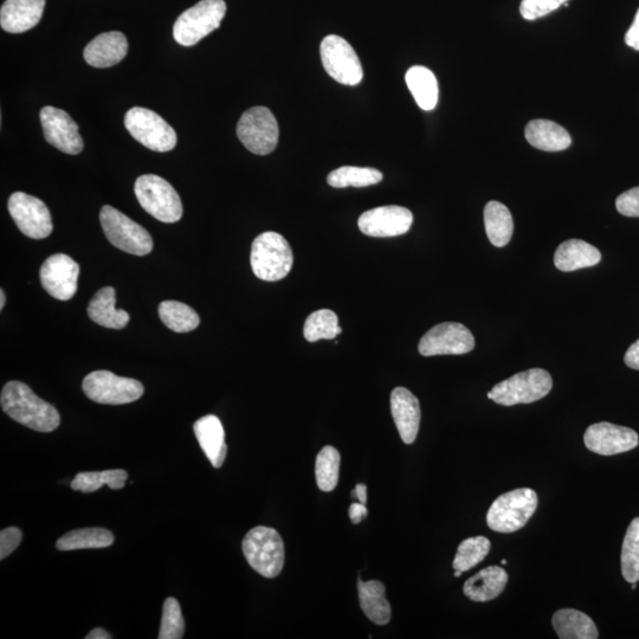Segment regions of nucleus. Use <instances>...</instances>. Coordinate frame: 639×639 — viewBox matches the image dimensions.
<instances>
[{"mask_svg": "<svg viewBox=\"0 0 639 639\" xmlns=\"http://www.w3.org/2000/svg\"><path fill=\"white\" fill-rule=\"evenodd\" d=\"M348 512H350V518L352 520L353 525H359L361 520L366 518L367 514H369V511H367L366 505L360 502L352 503L350 507V511Z\"/></svg>", "mask_w": 639, "mask_h": 639, "instance_id": "obj_45", "label": "nucleus"}, {"mask_svg": "<svg viewBox=\"0 0 639 639\" xmlns=\"http://www.w3.org/2000/svg\"><path fill=\"white\" fill-rule=\"evenodd\" d=\"M193 431L213 468H221L228 453L221 419L213 415L202 417L193 425Z\"/></svg>", "mask_w": 639, "mask_h": 639, "instance_id": "obj_22", "label": "nucleus"}, {"mask_svg": "<svg viewBox=\"0 0 639 639\" xmlns=\"http://www.w3.org/2000/svg\"><path fill=\"white\" fill-rule=\"evenodd\" d=\"M227 14L224 0H202L179 16L173 27L174 40L184 47H192L221 27Z\"/></svg>", "mask_w": 639, "mask_h": 639, "instance_id": "obj_5", "label": "nucleus"}, {"mask_svg": "<svg viewBox=\"0 0 639 639\" xmlns=\"http://www.w3.org/2000/svg\"><path fill=\"white\" fill-rule=\"evenodd\" d=\"M552 386L550 373L542 369H532L503 380L488 393V398L503 406L531 404L545 398L551 392Z\"/></svg>", "mask_w": 639, "mask_h": 639, "instance_id": "obj_6", "label": "nucleus"}, {"mask_svg": "<svg viewBox=\"0 0 639 639\" xmlns=\"http://www.w3.org/2000/svg\"><path fill=\"white\" fill-rule=\"evenodd\" d=\"M484 227L490 243L497 248L506 247L514 231L511 211L499 202H489L484 208Z\"/></svg>", "mask_w": 639, "mask_h": 639, "instance_id": "obj_29", "label": "nucleus"}, {"mask_svg": "<svg viewBox=\"0 0 639 639\" xmlns=\"http://www.w3.org/2000/svg\"><path fill=\"white\" fill-rule=\"evenodd\" d=\"M391 412L402 441L415 442L422 417L418 398L405 387H397L391 393Z\"/></svg>", "mask_w": 639, "mask_h": 639, "instance_id": "obj_19", "label": "nucleus"}, {"mask_svg": "<svg viewBox=\"0 0 639 639\" xmlns=\"http://www.w3.org/2000/svg\"><path fill=\"white\" fill-rule=\"evenodd\" d=\"M8 209L22 234L34 240H43L54 230L50 211L41 199L15 192L9 198Z\"/></svg>", "mask_w": 639, "mask_h": 639, "instance_id": "obj_13", "label": "nucleus"}, {"mask_svg": "<svg viewBox=\"0 0 639 639\" xmlns=\"http://www.w3.org/2000/svg\"><path fill=\"white\" fill-rule=\"evenodd\" d=\"M80 267L73 258L56 254L45 260L41 267V283L45 292L56 300L68 301L77 292Z\"/></svg>", "mask_w": 639, "mask_h": 639, "instance_id": "obj_15", "label": "nucleus"}, {"mask_svg": "<svg viewBox=\"0 0 639 639\" xmlns=\"http://www.w3.org/2000/svg\"><path fill=\"white\" fill-rule=\"evenodd\" d=\"M83 392L93 402L122 405L135 402L144 395V385L138 380L115 376L109 371H94L83 380Z\"/></svg>", "mask_w": 639, "mask_h": 639, "instance_id": "obj_11", "label": "nucleus"}, {"mask_svg": "<svg viewBox=\"0 0 639 639\" xmlns=\"http://www.w3.org/2000/svg\"><path fill=\"white\" fill-rule=\"evenodd\" d=\"M490 541L484 537L469 538L458 546L454 560L455 570L467 572L482 563L490 552Z\"/></svg>", "mask_w": 639, "mask_h": 639, "instance_id": "obj_38", "label": "nucleus"}, {"mask_svg": "<svg viewBox=\"0 0 639 639\" xmlns=\"http://www.w3.org/2000/svg\"><path fill=\"white\" fill-rule=\"evenodd\" d=\"M386 587L378 580L363 582L359 579L358 593L361 610L377 625H386L391 619V605L385 597Z\"/></svg>", "mask_w": 639, "mask_h": 639, "instance_id": "obj_27", "label": "nucleus"}, {"mask_svg": "<svg viewBox=\"0 0 639 639\" xmlns=\"http://www.w3.org/2000/svg\"><path fill=\"white\" fill-rule=\"evenodd\" d=\"M552 624L561 639H597L595 622L585 613L573 609H563L554 613Z\"/></svg>", "mask_w": 639, "mask_h": 639, "instance_id": "obj_28", "label": "nucleus"}, {"mask_svg": "<svg viewBox=\"0 0 639 639\" xmlns=\"http://www.w3.org/2000/svg\"><path fill=\"white\" fill-rule=\"evenodd\" d=\"M475 339L469 329L458 322H443L432 327L419 341L418 351L423 357L461 355L474 350Z\"/></svg>", "mask_w": 639, "mask_h": 639, "instance_id": "obj_14", "label": "nucleus"}, {"mask_svg": "<svg viewBox=\"0 0 639 639\" xmlns=\"http://www.w3.org/2000/svg\"><path fill=\"white\" fill-rule=\"evenodd\" d=\"M6 298L4 290H0V309H3L5 306Z\"/></svg>", "mask_w": 639, "mask_h": 639, "instance_id": "obj_48", "label": "nucleus"}, {"mask_svg": "<svg viewBox=\"0 0 639 639\" xmlns=\"http://www.w3.org/2000/svg\"><path fill=\"white\" fill-rule=\"evenodd\" d=\"M600 260H602L600 251L582 240H568L560 244L554 255L555 267L565 273L595 267Z\"/></svg>", "mask_w": 639, "mask_h": 639, "instance_id": "obj_24", "label": "nucleus"}, {"mask_svg": "<svg viewBox=\"0 0 639 639\" xmlns=\"http://www.w3.org/2000/svg\"><path fill=\"white\" fill-rule=\"evenodd\" d=\"M114 535L105 528L75 529L56 542L58 551L85 550V548H105L113 545Z\"/></svg>", "mask_w": 639, "mask_h": 639, "instance_id": "obj_31", "label": "nucleus"}, {"mask_svg": "<svg viewBox=\"0 0 639 639\" xmlns=\"http://www.w3.org/2000/svg\"><path fill=\"white\" fill-rule=\"evenodd\" d=\"M320 55L326 73L341 85L357 86L363 81V66L352 45L344 38L327 36L321 43Z\"/></svg>", "mask_w": 639, "mask_h": 639, "instance_id": "obj_12", "label": "nucleus"}, {"mask_svg": "<svg viewBox=\"0 0 639 639\" xmlns=\"http://www.w3.org/2000/svg\"><path fill=\"white\" fill-rule=\"evenodd\" d=\"M341 332L338 315L331 309H320V311L309 315L305 327H303V335L309 342L322 339L332 340L337 338Z\"/></svg>", "mask_w": 639, "mask_h": 639, "instance_id": "obj_35", "label": "nucleus"}, {"mask_svg": "<svg viewBox=\"0 0 639 639\" xmlns=\"http://www.w3.org/2000/svg\"><path fill=\"white\" fill-rule=\"evenodd\" d=\"M625 43L628 44L630 48L639 51V9L634 23H632L631 28L626 32Z\"/></svg>", "mask_w": 639, "mask_h": 639, "instance_id": "obj_43", "label": "nucleus"}, {"mask_svg": "<svg viewBox=\"0 0 639 639\" xmlns=\"http://www.w3.org/2000/svg\"><path fill=\"white\" fill-rule=\"evenodd\" d=\"M508 583V573L499 566H489L467 580L464 595L477 603H486L501 595Z\"/></svg>", "mask_w": 639, "mask_h": 639, "instance_id": "obj_23", "label": "nucleus"}, {"mask_svg": "<svg viewBox=\"0 0 639 639\" xmlns=\"http://www.w3.org/2000/svg\"><path fill=\"white\" fill-rule=\"evenodd\" d=\"M127 53L126 36L119 31H111L95 37L83 51V57L89 66L109 68L124 60Z\"/></svg>", "mask_w": 639, "mask_h": 639, "instance_id": "obj_21", "label": "nucleus"}, {"mask_svg": "<svg viewBox=\"0 0 639 639\" xmlns=\"http://www.w3.org/2000/svg\"><path fill=\"white\" fill-rule=\"evenodd\" d=\"M100 222L107 240L115 248L135 256H146L153 250V240L147 230L131 218L113 208L103 206L100 212Z\"/></svg>", "mask_w": 639, "mask_h": 639, "instance_id": "obj_8", "label": "nucleus"}, {"mask_svg": "<svg viewBox=\"0 0 639 639\" xmlns=\"http://www.w3.org/2000/svg\"><path fill=\"white\" fill-rule=\"evenodd\" d=\"M525 135L529 144L546 152L564 151L572 144L571 135L566 129L550 120L537 119L529 122Z\"/></svg>", "mask_w": 639, "mask_h": 639, "instance_id": "obj_25", "label": "nucleus"}, {"mask_svg": "<svg viewBox=\"0 0 639 639\" xmlns=\"http://www.w3.org/2000/svg\"><path fill=\"white\" fill-rule=\"evenodd\" d=\"M111 638L112 636L109 635L106 630H103L101 628L90 631L88 636H86V639H111Z\"/></svg>", "mask_w": 639, "mask_h": 639, "instance_id": "obj_47", "label": "nucleus"}, {"mask_svg": "<svg viewBox=\"0 0 639 639\" xmlns=\"http://www.w3.org/2000/svg\"><path fill=\"white\" fill-rule=\"evenodd\" d=\"M135 196L147 213L163 223H176L183 216L182 200L165 179L145 174L135 182Z\"/></svg>", "mask_w": 639, "mask_h": 639, "instance_id": "obj_7", "label": "nucleus"}, {"mask_svg": "<svg viewBox=\"0 0 639 639\" xmlns=\"http://www.w3.org/2000/svg\"><path fill=\"white\" fill-rule=\"evenodd\" d=\"M45 0H5L0 9V27L10 34H23L41 22Z\"/></svg>", "mask_w": 639, "mask_h": 639, "instance_id": "obj_20", "label": "nucleus"}, {"mask_svg": "<svg viewBox=\"0 0 639 639\" xmlns=\"http://www.w3.org/2000/svg\"><path fill=\"white\" fill-rule=\"evenodd\" d=\"M568 0H522L520 14L527 21H535L552 14L561 5H566Z\"/></svg>", "mask_w": 639, "mask_h": 639, "instance_id": "obj_40", "label": "nucleus"}, {"mask_svg": "<svg viewBox=\"0 0 639 639\" xmlns=\"http://www.w3.org/2000/svg\"><path fill=\"white\" fill-rule=\"evenodd\" d=\"M250 262L258 279L267 282L280 281L293 268V250L282 235L273 231L263 232L253 242Z\"/></svg>", "mask_w": 639, "mask_h": 639, "instance_id": "obj_2", "label": "nucleus"}, {"mask_svg": "<svg viewBox=\"0 0 639 639\" xmlns=\"http://www.w3.org/2000/svg\"><path fill=\"white\" fill-rule=\"evenodd\" d=\"M413 215L403 206L389 205L366 211L358 225L364 235L377 238L396 237L411 229Z\"/></svg>", "mask_w": 639, "mask_h": 639, "instance_id": "obj_16", "label": "nucleus"}, {"mask_svg": "<svg viewBox=\"0 0 639 639\" xmlns=\"http://www.w3.org/2000/svg\"><path fill=\"white\" fill-rule=\"evenodd\" d=\"M245 559L264 578L280 576L284 566V544L274 528L255 527L245 535L242 544Z\"/></svg>", "mask_w": 639, "mask_h": 639, "instance_id": "obj_4", "label": "nucleus"}, {"mask_svg": "<svg viewBox=\"0 0 639 639\" xmlns=\"http://www.w3.org/2000/svg\"><path fill=\"white\" fill-rule=\"evenodd\" d=\"M616 208L626 217H639V186L622 193L616 200Z\"/></svg>", "mask_w": 639, "mask_h": 639, "instance_id": "obj_41", "label": "nucleus"}, {"mask_svg": "<svg viewBox=\"0 0 639 639\" xmlns=\"http://www.w3.org/2000/svg\"><path fill=\"white\" fill-rule=\"evenodd\" d=\"M538 508V495L529 488L512 490L497 497L487 514V524L497 533H514L524 528Z\"/></svg>", "mask_w": 639, "mask_h": 639, "instance_id": "obj_3", "label": "nucleus"}, {"mask_svg": "<svg viewBox=\"0 0 639 639\" xmlns=\"http://www.w3.org/2000/svg\"><path fill=\"white\" fill-rule=\"evenodd\" d=\"M354 497H357L360 503H364L366 505L367 502V487L365 484H357V487L353 490Z\"/></svg>", "mask_w": 639, "mask_h": 639, "instance_id": "obj_46", "label": "nucleus"}, {"mask_svg": "<svg viewBox=\"0 0 639 639\" xmlns=\"http://www.w3.org/2000/svg\"><path fill=\"white\" fill-rule=\"evenodd\" d=\"M406 85L423 111H432L438 102V83L434 73L422 66L412 67L405 75Z\"/></svg>", "mask_w": 639, "mask_h": 639, "instance_id": "obj_30", "label": "nucleus"}, {"mask_svg": "<svg viewBox=\"0 0 639 639\" xmlns=\"http://www.w3.org/2000/svg\"><path fill=\"white\" fill-rule=\"evenodd\" d=\"M586 448L602 456H613L637 448V432L608 422L597 423L586 430L584 436Z\"/></svg>", "mask_w": 639, "mask_h": 639, "instance_id": "obj_17", "label": "nucleus"}, {"mask_svg": "<svg viewBox=\"0 0 639 639\" xmlns=\"http://www.w3.org/2000/svg\"><path fill=\"white\" fill-rule=\"evenodd\" d=\"M340 453L337 449L327 445L316 457V483L322 492H332L339 482Z\"/></svg>", "mask_w": 639, "mask_h": 639, "instance_id": "obj_36", "label": "nucleus"}, {"mask_svg": "<svg viewBox=\"0 0 639 639\" xmlns=\"http://www.w3.org/2000/svg\"><path fill=\"white\" fill-rule=\"evenodd\" d=\"M624 361L630 369L639 371V339L625 353Z\"/></svg>", "mask_w": 639, "mask_h": 639, "instance_id": "obj_44", "label": "nucleus"}, {"mask_svg": "<svg viewBox=\"0 0 639 639\" xmlns=\"http://www.w3.org/2000/svg\"><path fill=\"white\" fill-rule=\"evenodd\" d=\"M622 574L626 582H639V518L631 521L622 547Z\"/></svg>", "mask_w": 639, "mask_h": 639, "instance_id": "obj_37", "label": "nucleus"}, {"mask_svg": "<svg viewBox=\"0 0 639 639\" xmlns=\"http://www.w3.org/2000/svg\"><path fill=\"white\" fill-rule=\"evenodd\" d=\"M383 173L371 167L342 166L328 174L327 183L335 189L345 187H366L383 180Z\"/></svg>", "mask_w": 639, "mask_h": 639, "instance_id": "obj_34", "label": "nucleus"}, {"mask_svg": "<svg viewBox=\"0 0 639 639\" xmlns=\"http://www.w3.org/2000/svg\"><path fill=\"white\" fill-rule=\"evenodd\" d=\"M23 534L21 529L10 527L3 529L0 533V559L8 558L12 552L21 544Z\"/></svg>", "mask_w": 639, "mask_h": 639, "instance_id": "obj_42", "label": "nucleus"}, {"mask_svg": "<svg viewBox=\"0 0 639 639\" xmlns=\"http://www.w3.org/2000/svg\"><path fill=\"white\" fill-rule=\"evenodd\" d=\"M462 573H463L462 571L455 570V577L456 578L461 577Z\"/></svg>", "mask_w": 639, "mask_h": 639, "instance_id": "obj_49", "label": "nucleus"}, {"mask_svg": "<svg viewBox=\"0 0 639 639\" xmlns=\"http://www.w3.org/2000/svg\"><path fill=\"white\" fill-rule=\"evenodd\" d=\"M125 126L129 134L148 150L164 153L177 146L176 131L151 109H129L125 116Z\"/></svg>", "mask_w": 639, "mask_h": 639, "instance_id": "obj_9", "label": "nucleus"}, {"mask_svg": "<svg viewBox=\"0 0 639 639\" xmlns=\"http://www.w3.org/2000/svg\"><path fill=\"white\" fill-rule=\"evenodd\" d=\"M2 409L14 421L38 432H53L60 426V413L53 405L37 397L28 385L10 382L0 397Z\"/></svg>", "mask_w": 639, "mask_h": 639, "instance_id": "obj_1", "label": "nucleus"}, {"mask_svg": "<svg viewBox=\"0 0 639 639\" xmlns=\"http://www.w3.org/2000/svg\"><path fill=\"white\" fill-rule=\"evenodd\" d=\"M237 137L251 153L267 156L279 144V124L267 107L250 108L238 121Z\"/></svg>", "mask_w": 639, "mask_h": 639, "instance_id": "obj_10", "label": "nucleus"}, {"mask_svg": "<svg viewBox=\"0 0 639 639\" xmlns=\"http://www.w3.org/2000/svg\"><path fill=\"white\" fill-rule=\"evenodd\" d=\"M127 479V471L121 469L90 471V473L77 474L71 481L70 487L82 493H94L103 486L119 490L125 487Z\"/></svg>", "mask_w": 639, "mask_h": 639, "instance_id": "obj_33", "label": "nucleus"}, {"mask_svg": "<svg viewBox=\"0 0 639 639\" xmlns=\"http://www.w3.org/2000/svg\"><path fill=\"white\" fill-rule=\"evenodd\" d=\"M115 302L114 288L100 289L89 302L88 315L90 320L106 328H125L129 322V314L124 309H116Z\"/></svg>", "mask_w": 639, "mask_h": 639, "instance_id": "obj_26", "label": "nucleus"}, {"mask_svg": "<svg viewBox=\"0 0 639 639\" xmlns=\"http://www.w3.org/2000/svg\"><path fill=\"white\" fill-rule=\"evenodd\" d=\"M501 564H502L503 566L507 565V560H502V561H501Z\"/></svg>", "mask_w": 639, "mask_h": 639, "instance_id": "obj_50", "label": "nucleus"}, {"mask_svg": "<svg viewBox=\"0 0 639 639\" xmlns=\"http://www.w3.org/2000/svg\"><path fill=\"white\" fill-rule=\"evenodd\" d=\"M159 316L167 328L176 333L195 331L200 324L195 309L178 301H164L159 305Z\"/></svg>", "mask_w": 639, "mask_h": 639, "instance_id": "obj_32", "label": "nucleus"}, {"mask_svg": "<svg viewBox=\"0 0 639 639\" xmlns=\"http://www.w3.org/2000/svg\"><path fill=\"white\" fill-rule=\"evenodd\" d=\"M41 122L45 139L63 153L76 156L83 151V140L79 126L67 112L47 106L41 111Z\"/></svg>", "mask_w": 639, "mask_h": 639, "instance_id": "obj_18", "label": "nucleus"}, {"mask_svg": "<svg viewBox=\"0 0 639 639\" xmlns=\"http://www.w3.org/2000/svg\"><path fill=\"white\" fill-rule=\"evenodd\" d=\"M185 622L182 609L176 598H167L164 603L163 619L159 639H180L184 637Z\"/></svg>", "mask_w": 639, "mask_h": 639, "instance_id": "obj_39", "label": "nucleus"}]
</instances>
